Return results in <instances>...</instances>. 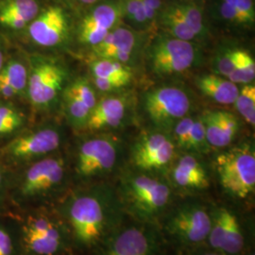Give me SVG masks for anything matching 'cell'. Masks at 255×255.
<instances>
[{
    "label": "cell",
    "mask_w": 255,
    "mask_h": 255,
    "mask_svg": "<svg viewBox=\"0 0 255 255\" xmlns=\"http://www.w3.org/2000/svg\"><path fill=\"white\" fill-rule=\"evenodd\" d=\"M63 209L69 233L82 248L106 243L118 231L123 211L119 197L107 187L75 193Z\"/></svg>",
    "instance_id": "cell-1"
},
{
    "label": "cell",
    "mask_w": 255,
    "mask_h": 255,
    "mask_svg": "<svg viewBox=\"0 0 255 255\" xmlns=\"http://www.w3.org/2000/svg\"><path fill=\"white\" fill-rule=\"evenodd\" d=\"M171 189L164 182L136 174L128 176L120 187L123 209L138 220L149 223L161 217L171 201Z\"/></svg>",
    "instance_id": "cell-2"
},
{
    "label": "cell",
    "mask_w": 255,
    "mask_h": 255,
    "mask_svg": "<svg viewBox=\"0 0 255 255\" xmlns=\"http://www.w3.org/2000/svg\"><path fill=\"white\" fill-rule=\"evenodd\" d=\"M215 167L220 185L229 196L246 200L255 194V153L253 146L244 144L220 153Z\"/></svg>",
    "instance_id": "cell-3"
},
{
    "label": "cell",
    "mask_w": 255,
    "mask_h": 255,
    "mask_svg": "<svg viewBox=\"0 0 255 255\" xmlns=\"http://www.w3.org/2000/svg\"><path fill=\"white\" fill-rule=\"evenodd\" d=\"M69 230L52 214L38 212L27 217L22 230V240L31 255H58L67 246Z\"/></svg>",
    "instance_id": "cell-4"
},
{
    "label": "cell",
    "mask_w": 255,
    "mask_h": 255,
    "mask_svg": "<svg viewBox=\"0 0 255 255\" xmlns=\"http://www.w3.org/2000/svg\"><path fill=\"white\" fill-rule=\"evenodd\" d=\"M199 57L191 42L174 37H158L148 49V62L155 74L171 76L192 68Z\"/></svg>",
    "instance_id": "cell-5"
},
{
    "label": "cell",
    "mask_w": 255,
    "mask_h": 255,
    "mask_svg": "<svg viewBox=\"0 0 255 255\" xmlns=\"http://www.w3.org/2000/svg\"><path fill=\"white\" fill-rule=\"evenodd\" d=\"M211 228V215L199 202H187L171 212L165 223L170 237L186 246L198 245L207 240Z\"/></svg>",
    "instance_id": "cell-6"
},
{
    "label": "cell",
    "mask_w": 255,
    "mask_h": 255,
    "mask_svg": "<svg viewBox=\"0 0 255 255\" xmlns=\"http://www.w3.org/2000/svg\"><path fill=\"white\" fill-rule=\"evenodd\" d=\"M191 101L187 93L177 86H163L146 93L144 108L155 125L168 129L185 118Z\"/></svg>",
    "instance_id": "cell-7"
},
{
    "label": "cell",
    "mask_w": 255,
    "mask_h": 255,
    "mask_svg": "<svg viewBox=\"0 0 255 255\" xmlns=\"http://www.w3.org/2000/svg\"><path fill=\"white\" fill-rule=\"evenodd\" d=\"M66 80V71L61 64L48 59H38L32 64L27 79V95L38 108H46L57 99Z\"/></svg>",
    "instance_id": "cell-8"
},
{
    "label": "cell",
    "mask_w": 255,
    "mask_h": 255,
    "mask_svg": "<svg viewBox=\"0 0 255 255\" xmlns=\"http://www.w3.org/2000/svg\"><path fill=\"white\" fill-rule=\"evenodd\" d=\"M119 146L108 137H96L83 142L77 157V171L84 178L109 173L117 164Z\"/></svg>",
    "instance_id": "cell-9"
},
{
    "label": "cell",
    "mask_w": 255,
    "mask_h": 255,
    "mask_svg": "<svg viewBox=\"0 0 255 255\" xmlns=\"http://www.w3.org/2000/svg\"><path fill=\"white\" fill-rule=\"evenodd\" d=\"M211 228L207 241L215 251L227 255L239 254L245 244L243 232L237 215L220 206L210 212Z\"/></svg>",
    "instance_id": "cell-10"
},
{
    "label": "cell",
    "mask_w": 255,
    "mask_h": 255,
    "mask_svg": "<svg viewBox=\"0 0 255 255\" xmlns=\"http://www.w3.org/2000/svg\"><path fill=\"white\" fill-rule=\"evenodd\" d=\"M65 164L62 158L48 157L32 164L20 184V195L34 198L52 191L64 181Z\"/></svg>",
    "instance_id": "cell-11"
},
{
    "label": "cell",
    "mask_w": 255,
    "mask_h": 255,
    "mask_svg": "<svg viewBox=\"0 0 255 255\" xmlns=\"http://www.w3.org/2000/svg\"><path fill=\"white\" fill-rule=\"evenodd\" d=\"M175 145L164 133H149L137 141L132 150V161L137 168L160 170L171 163Z\"/></svg>",
    "instance_id": "cell-12"
},
{
    "label": "cell",
    "mask_w": 255,
    "mask_h": 255,
    "mask_svg": "<svg viewBox=\"0 0 255 255\" xmlns=\"http://www.w3.org/2000/svg\"><path fill=\"white\" fill-rule=\"evenodd\" d=\"M61 141L57 129L44 128L15 138L4 151L13 160H30L51 153L60 146Z\"/></svg>",
    "instance_id": "cell-13"
},
{
    "label": "cell",
    "mask_w": 255,
    "mask_h": 255,
    "mask_svg": "<svg viewBox=\"0 0 255 255\" xmlns=\"http://www.w3.org/2000/svg\"><path fill=\"white\" fill-rule=\"evenodd\" d=\"M156 246L153 230L133 226L117 231L106 242L102 255H152Z\"/></svg>",
    "instance_id": "cell-14"
},
{
    "label": "cell",
    "mask_w": 255,
    "mask_h": 255,
    "mask_svg": "<svg viewBox=\"0 0 255 255\" xmlns=\"http://www.w3.org/2000/svg\"><path fill=\"white\" fill-rule=\"evenodd\" d=\"M67 19L64 9L49 7L29 24V36L37 45L51 47L61 45L67 35Z\"/></svg>",
    "instance_id": "cell-15"
},
{
    "label": "cell",
    "mask_w": 255,
    "mask_h": 255,
    "mask_svg": "<svg viewBox=\"0 0 255 255\" xmlns=\"http://www.w3.org/2000/svg\"><path fill=\"white\" fill-rule=\"evenodd\" d=\"M122 5L105 3L98 6L83 19L80 27V40L83 44L97 46L109 33L122 15Z\"/></svg>",
    "instance_id": "cell-16"
},
{
    "label": "cell",
    "mask_w": 255,
    "mask_h": 255,
    "mask_svg": "<svg viewBox=\"0 0 255 255\" xmlns=\"http://www.w3.org/2000/svg\"><path fill=\"white\" fill-rule=\"evenodd\" d=\"M136 43V36L132 30L117 27L110 30L101 43L94 46V51L100 59H109L125 64L130 60Z\"/></svg>",
    "instance_id": "cell-17"
},
{
    "label": "cell",
    "mask_w": 255,
    "mask_h": 255,
    "mask_svg": "<svg viewBox=\"0 0 255 255\" xmlns=\"http://www.w3.org/2000/svg\"><path fill=\"white\" fill-rule=\"evenodd\" d=\"M201 119L205 127L207 143L210 146L225 147L231 145L240 127L236 116L228 112H209Z\"/></svg>",
    "instance_id": "cell-18"
},
{
    "label": "cell",
    "mask_w": 255,
    "mask_h": 255,
    "mask_svg": "<svg viewBox=\"0 0 255 255\" xmlns=\"http://www.w3.org/2000/svg\"><path fill=\"white\" fill-rule=\"evenodd\" d=\"M175 185L187 191H201L208 188L209 176L201 161L191 154L183 155L172 170Z\"/></svg>",
    "instance_id": "cell-19"
},
{
    "label": "cell",
    "mask_w": 255,
    "mask_h": 255,
    "mask_svg": "<svg viewBox=\"0 0 255 255\" xmlns=\"http://www.w3.org/2000/svg\"><path fill=\"white\" fill-rule=\"evenodd\" d=\"M125 112L126 101L123 98H105L101 102H97L85 127L90 130L118 127L125 116Z\"/></svg>",
    "instance_id": "cell-20"
},
{
    "label": "cell",
    "mask_w": 255,
    "mask_h": 255,
    "mask_svg": "<svg viewBox=\"0 0 255 255\" xmlns=\"http://www.w3.org/2000/svg\"><path fill=\"white\" fill-rule=\"evenodd\" d=\"M39 13L36 0H4L0 3V24L12 29H22Z\"/></svg>",
    "instance_id": "cell-21"
},
{
    "label": "cell",
    "mask_w": 255,
    "mask_h": 255,
    "mask_svg": "<svg viewBox=\"0 0 255 255\" xmlns=\"http://www.w3.org/2000/svg\"><path fill=\"white\" fill-rule=\"evenodd\" d=\"M196 84L203 95L223 105L234 104L239 94L237 84L216 74L199 77Z\"/></svg>",
    "instance_id": "cell-22"
},
{
    "label": "cell",
    "mask_w": 255,
    "mask_h": 255,
    "mask_svg": "<svg viewBox=\"0 0 255 255\" xmlns=\"http://www.w3.org/2000/svg\"><path fill=\"white\" fill-rule=\"evenodd\" d=\"M161 21L164 28L174 38L188 42H191L197 38L191 28L185 24L180 14L175 10L172 5L164 9Z\"/></svg>",
    "instance_id": "cell-23"
},
{
    "label": "cell",
    "mask_w": 255,
    "mask_h": 255,
    "mask_svg": "<svg viewBox=\"0 0 255 255\" xmlns=\"http://www.w3.org/2000/svg\"><path fill=\"white\" fill-rule=\"evenodd\" d=\"M90 66L93 77L119 79L128 82L131 80V72L127 66L114 60L99 59Z\"/></svg>",
    "instance_id": "cell-24"
},
{
    "label": "cell",
    "mask_w": 255,
    "mask_h": 255,
    "mask_svg": "<svg viewBox=\"0 0 255 255\" xmlns=\"http://www.w3.org/2000/svg\"><path fill=\"white\" fill-rule=\"evenodd\" d=\"M64 110L69 122L78 128L85 127L91 114V110L81 100L66 90L64 93Z\"/></svg>",
    "instance_id": "cell-25"
},
{
    "label": "cell",
    "mask_w": 255,
    "mask_h": 255,
    "mask_svg": "<svg viewBox=\"0 0 255 255\" xmlns=\"http://www.w3.org/2000/svg\"><path fill=\"white\" fill-rule=\"evenodd\" d=\"M0 76L9 83L16 95L22 94L27 89V71L26 66L18 61H10L0 71Z\"/></svg>",
    "instance_id": "cell-26"
},
{
    "label": "cell",
    "mask_w": 255,
    "mask_h": 255,
    "mask_svg": "<svg viewBox=\"0 0 255 255\" xmlns=\"http://www.w3.org/2000/svg\"><path fill=\"white\" fill-rule=\"evenodd\" d=\"M255 78V59L246 50L241 49L236 68L227 79L236 84H249L254 82Z\"/></svg>",
    "instance_id": "cell-27"
},
{
    "label": "cell",
    "mask_w": 255,
    "mask_h": 255,
    "mask_svg": "<svg viewBox=\"0 0 255 255\" xmlns=\"http://www.w3.org/2000/svg\"><path fill=\"white\" fill-rule=\"evenodd\" d=\"M172 6L185 24L191 28L196 36L203 37L206 35V28L199 8L191 4H174Z\"/></svg>",
    "instance_id": "cell-28"
},
{
    "label": "cell",
    "mask_w": 255,
    "mask_h": 255,
    "mask_svg": "<svg viewBox=\"0 0 255 255\" xmlns=\"http://www.w3.org/2000/svg\"><path fill=\"white\" fill-rule=\"evenodd\" d=\"M238 113L249 124H255V87L252 84H244L235 101Z\"/></svg>",
    "instance_id": "cell-29"
},
{
    "label": "cell",
    "mask_w": 255,
    "mask_h": 255,
    "mask_svg": "<svg viewBox=\"0 0 255 255\" xmlns=\"http://www.w3.org/2000/svg\"><path fill=\"white\" fill-rule=\"evenodd\" d=\"M25 117L10 105L0 104V136L8 135L24 126Z\"/></svg>",
    "instance_id": "cell-30"
},
{
    "label": "cell",
    "mask_w": 255,
    "mask_h": 255,
    "mask_svg": "<svg viewBox=\"0 0 255 255\" xmlns=\"http://www.w3.org/2000/svg\"><path fill=\"white\" fill-rule=\"evenodd\" d=\"M65 90L81 100L91 111L97 104L95 91L92 87L91 83L86 79L81 78L76 80Z\"/></svg>",
    "instance_id": "cell-31"
},
{
    "label": "cell",
    "mask_w": 255,
    "mask_h": 255,
    "mask_svg": "<svg viewBox=\"0 0 255 255\" xmlns=\"http://www.w3.org/2000/svg\"><path fill=\"white\" fill-rule=\"evenodd\" d=\"M241 49H226L216 58L214 62L215 71L228 78L236 68Z\"/></svg>",
    "instance_id": "cell-32"
},
{
    "label": "cell",
    "mask_w": 255,
    "mask_h": 255,
    "mask_svg": "<svg viewBox=\"0 0 255 255\" xmlns=\"http://www.w3.org/2000/svg\"><path fill=\"white\" fill-rule=\"evenodd\" d=\"M208 146L209 145L207 143L205 127H204L202 119L201 118V119H194L186 150L202 152V151H206Z\"/></svg>",
    "instance_id": "cell-33"
},
{
    "label": "cell",
    "mask_w": 255,
    "mask_h": 255,
    "mask_svg": "<svg viewBox=\"0 0 255 255\" xmlns=\"http://www.w3.org/2000/svg\"><path fill=\"white\" fill-rule=\"evenodd\" d=\"M236 10L238 24L253 25L255 23V4L253 0H223Z\"/></svg>",
    "instance_id": "cell-34"
},
{
    "label": "cell",
    "mask_w": 255,
    "mask_h": 255,
    "mask_svg": "<svg viewBox=\"0 0 255 255\" xmlns=\"http://www.w3.org/2000/svg\"><path fill=\"white\" fill-rule=\"evenodd\" d=\"M123 12L127 15L128 19L135 26L146 27L150 24L146 18V11L141 0H126L122 5Z\"/></svg>",
    "instance_id": "cell-35"
},
{
    "label": "cell",
    "mask_w": 255,
    "mask_h": 255,
    "mask_svg": "<svg viewBox=\"0 0 255 255\" xmlns=\"http://www.w3.org/2000/svg\"><path fill=\"white\" fill-rule=\"evenodd\" d=\"M193 123H194L193 118H183L176 123V126H175L176 142H177V145L182 149L187 148V144L190 136Z\"/></svg>",
    "instance_id": "cell-36"
},
{
    "label": "cell",
    "mask_w": 255,
    "mask_h": 255,
    "mask_svg": "<svg viewBox=\"0 0 255 255\" xmlns=\"http://www.w3.org/2000/svg\"><path fill=\"white\" fill-rule=\"evenodd\" d=\"M94 83L98 89L101 91L110 92L119 90L120 88L126 86L128 82L119 79H111V78H97L93 77Z\"/></svg>",
    "instance_id": "cell-37"
},
{
    "label": "cell",
    "mask_w": 255,
    "mask_h": 255,
    "mask_svg": "<svg viewBox=\"0 0 255 255\" xmlns=\"http://www.w3.org/2000/svg\"><path fill=\"white\" fill-rule=\"evenodd\" d=\"M13 249V240L9 231L0 226V255H12Z\"/></svg>",
    "instance_id": "cell-38"
},
{
    "label": "cell",
    "mask_w": 255,
    "mask_h": 255,
    "mask_svg": "<svg viewBox=\"0 0 255 255\" xmlns=\"http://www.w3.org/2000/svg\"><path fill=\"white\" fill-rule=\"evenodd\" d=\"M149 23L154 21L162 6V0H141Z\"/></svg>",
    "instance_id": "cell-39"
},
{
    "label": "cell",
    "mask_w": 255,
    "mask_h": 255,
    "mask_svg": "<svg viewBox=\"0 0 255 255\" xmlns=\"http://www.w3.org/2000/svg\"><path fill=\"white\" fill-rule=\"evenodd\" d=\"M0 95L7 99L16 96L15 91L9 86V83L6 82L1 76H0Z\"/></svg>",
    "instance_id": "cell-40"
},
{
    "label": "cell",
    "mask_w": 255,
    "mask_h": 255,
    "mask_svg": "<svg viewBox=\"0 0 255 255\" xmlns=\"http://www.w3.org/2000/svg\"><path fill=\"white\" fill-rule=\"evenodd\" d=\"M197 255H225V254H222V253H219V252H217L216 251V253H201V254H198Z\"/></svg>",
    "instance_id": "cell-41"
},
{
    "label": "cell",
    "mask_w": 255,
    "mask_h": 255,
    "mask_svg": "<svg viewBox=\"0 0 255 255\" xmlns=\"http://www.w3.org/2000/svg\"><path fill=\"white\" fill-rule=\"evenodd\" d=\"M3 66H4V56H3L2 51L0 50V71L3 68Z\"/></svg>",
    "instance_id": "cell-42"
},
{
    "label": "cell",
    "mask_w": 255,
    "mask_h": 255,
    "mask_svg": "<svg viewBox=\"0 0 255 255\" xmlns=\"http://www.w3.org/2000/svg\"><path fill=\"white\" fill-rule=\"evenodd\" d=\"M80 1L84 4H92V3H95L97 0H80Z\"/></svg>",
    "instance_id": "cell-43"
},
{
    "label": "cell",
    "mask_w": 255,
    "mask_h": 255,
    "mask_svg": "<svg viewBox=\"0 0 255 255\" xmlns=\"http://www.w3.org/2000/svg\"><path fill=\"white\" fill-rule=\"evenodd\" d=\"M2 182H3V173H2V170L0 169V185L2 184Z\"/></svg>",
    "instance_id": "cell-44"
},
{
    "label": "cell",
    "mask_w": 255,
    "mask_h": 255,
    "mask_svg": "<svg viewBox=\"0 0 255 255\" xmlns=\"http://www.w3.org/2000/svg\"><path fill=\"white\" fill-rule=\"evenodd\" d=\"M250 255H255V254H251Z\"/></svg>",
    "instance_id": "cell-45"
}]
</instances>
